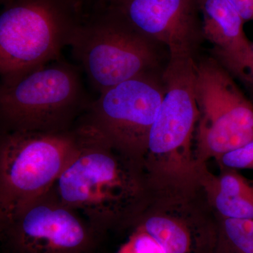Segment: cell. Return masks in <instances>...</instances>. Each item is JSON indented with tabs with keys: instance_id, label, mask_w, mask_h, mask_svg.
<instances>
[{
	"instance_id": "6da1fadb",
	"label": "cell",
	"mask_w": 253,
	"mask_h": 253,
	"mask_svg": "<svg viewBox=\"0 0 253 253\" xmlns=\"http://www.w3.org/2000/svg\"><path fill=\"white\" fill-rule=\"evenodd\" d=\"M74 130L76 154L52 190L105 235L140 215L151 189L141 163L94 126L81 117Z\"/></svg>"
},
{
	"instance_id": "7a4b0ae2",
	"label": "cell",
	"mask_w": 253,
	"mask_h": 253,
	"mask_svg": "<svg viewBox=\"0 0 253 253\" xmlns=\"http://www.w3.org/2000/svg\"><path fill=\"white\" fill-rule=\"evenodd\" d=\"M1 81V131L69 130L92 101L79 70L61 58Z\"/></svg>"
},
{
	"instance_id": "3957f363",
	"label": "cell",
	"mask_w": 253,
	"mask_h": 253,
	"mask_svg": "<svg viewBox=\"0 0 253 253\" xmlns=\"http://www.w3.org/2000/svg\"><path fill=\"white\" fill-rule=\"evenodd\" d=\"M1 80L61 58L84 11L77 0H0Z\"/></svg>"
},
{
	"instance_id": "277c9868",
	"label": "cell",
	"mask_w": 253,
	"mask_h": 253,
	"mask_svg": "<svg viewBox=\"0 0 253 253\" xmlns=\"http://www.w3.org/2000/svg\"><path fill=\"white\" fill-rule=\"evenodd\" d=\"M165 94L150 132L142 166L151 191L172 176L192 170L191 144L199 118L194 56L169 57L163 70Z\"/></svg>"
},
{
	"instance_id": "5b68a950",
	"label": "cell",
	"mask_w": 253,
	"mask_h": 253,
	"mask_svg": "<svg viewBox=\"0 0 253 253\" xmlns=\"http://www.w3.org/2000/svg\"><path fill=\"white\" fill-rule=\"evenodd\" d=\"M76 149L74 126L61 131H1L0 221L47 194Z\"/></svg>"
},
{
	"instance_id": "8992f818",
	"label": "cell",
	"mask_w": 253,
	"mask_h": 253,
	"mask_svg": "<svg viewBox=\"0 0 253 253\" xmlns=\"http://www.w3.org/2000/svg\"><path fill=\"white\" fill-rule=\"evenodd\" d=\"M161 44L116 20L86 13L71 46L99 94L123 82L160 74Z\"/></svg>"
},
{
	"instance_id": "52a82bcc",
	"label": "cell",
	"mask_w": 253,
	"mask_h": 253,
	"mask_svg": "<svg viewBox=\"0 0 253 253\" xmlns=\"http://www.w3.org/2000/svg\"><path fill=\"white\" fill-rule=\"evenodd\" d=\"M199 118L195 131L199 162L253 141V106L232 76L214 58L196 61Z\"/></svg>"
},
{
	"instance_id": "ba28073f",
	"label": "cell",
	"mask_w": 253,
	"mask_h": 253,
	"mask_svg": "<svg viewBox=\"0 0 253 253\" xmlns=\"http://www.w3.org/2000/svg\"><path fill=\"white\" fill-rule=\"evenodd\" d=\"M104 236L52 189L0 221L2 253H96Z\"/></svg>"
},
{
	"instance_id": "9c48e42d",
	"label": "cell",
	"mask_w": 253,
	"mask_h": 253,
	"mask_svg": "<svg viewBox=\"0 0 253 253\" xmlns=\"http://www.w3.org/2000/svg\"><path fill=\"white\" fill-rule=\"evenodd\" d=\"M162 73L133 78L110 88L91 101L81 116L141 166L164 97Z\"/></svg>"
},
{
	"instance_id": "30bf717a",
	"label": "cell",
	"mask_w": 253,
	"mask_h": 253,
	"mask_svg": "<svg viewBox=\"0 0 253 253\" xmlns=\"http://www.w3.org/2000/svg\"><path fill=\"white\" fill-rule=\"evenodd\" d=\"M86 12L116 20L166 46L169 57L194 56L203 38L199 0H94Z\"/></svg>"
},
{
	"instance_id": "8fae6325",
	"label": "cell",
	"mask_w": 253,
	"mask_h": 253,
	"mask_svg": "<svg viewBox=\"0 0 253 253\" xmlns=\"http://www.w3.org/2000/svg\"><path fill=\"white\" fill-rule=\"evenodd\" d=\"M199 5L203 38L212 45L213 58L231 76L251 84L253 48L244 20L228 0H199Z\"/></svg>"
},
{
	"instance_id": "7c38bea8",
	"label": "cell",
	"mask_w": 253,
	"mask_h": 253,
	"mask_svg": "<svg viewBox=\"0 0 253 253\" xmlns=\"http://www.w3.org/2000/svg\"><path fill=\"white\" fill-rule=\"evenodd\" d=\"M138 218V227L146 231L161 246L164 253H186L189 239L184 227L166 214L157 211H146Z\"/></svg>"
},
{
	"instance_id": "4fadbf2b",
	"label": "cell",
	"mask_w": 253,
	"mask_h": 253,
	"mask_svg": "<svg viewBox=\"0 0 253 253\" xmlns=\"http://www.w3.org/2000/svg\"><path fill=\"white\" fill-rule=\"evenodd\" d=\"M214 205L226 218L253 219V198L229 196L218 192L214 197Z\"/></svg>"
},
{
	"instance_id": "5bb4252c",
	"label": "cell",
	"mask_w": 253,
	"mask_h": 253,
	"mask_svg": "<svg viewBox=\"0 0 253 253\" xmlns=\"http://www.w3.org/2000/svg\"><path fill=\"white\" fill-rule=\"evenodd\" d=\"M226 235L241 253H253V219L226 218Z\"/></svg>"
},
{
	"instance_id": "9a60e30c",
	"label": "cell",
	"mask_w": 253,
	"mask_h": 253,
	"mask_svg": "<svg viewBox=\"0 0 253 253\" xmlns=\"http://www.w3.org/2000/svg\"><path fill=\"white\" fill-rule=\"evenodd\" d=\"M116 253H164L160 245L146 231L137 227L135 232Z\"/></svg>"
},
{
	"instance_id": "2e32d148",
	"label": "cell",
	"mask_w": 253,
	"mask_h": 253,
	"mask_svg": "<svg viewBox=\"0 0 253 253\" xmlns=\"http://www.w3.org/2000/svg\"><path fill=\"white\" fill-rule=\"evenodd\" d=\"M217 191L226 196H246L253 199L252 183L234 172L227 173L221 176Z\"/></svg>"
},
{
	"instance_id": "e0dca14e",
	"label": "cell",
	"mask_w": 253,
	"mask_h": 253,
	"mask_svg": "<svg viewBox=\"0 0 253 253\" xmlns=\"http://www.w3.org/2000/svg\"><path fill=\"white\" fill-rule=\"evenodd\" d=\"M223 166L231 169L253 170V141L219 158Z\"/></svg>"
},
{
	"instance_id": "ac0fdd59",
	"label": "cell",
	"mask_w": 253,
	"mask_h": 253,
	"mask_svg": "<svg viewBox=\"0 0 253 253\" xmlns=\"http://www.w3.org/2000/svg\"><path fill=\"white\" fill-rule=\"evenodd\" d=\"M246 21H253V0H228Z\"/></svg>"
},
{
	"instance_id": "d6986e66",
	"label": "cell",
	"mask_w": 253,
	"mask_h": 253,
	"mask_svg": "<svg viewBox=\"0 0 253 253\" xmlns=\"http://www.w3.org/2000/svg\"><path fill=\"white\" fill-rule=\"evenodd\" d=\"M77 1L82 5L84 11H85L89 7V6L94 2V0H77Z\"/></svg>"
},
{
	"instance_id": "ffe728a7",
	"label": "cell",
	"mask_w": 253,
	"mask_h": 253,
	"mask_svg": "<svg viewBox=\"0 0 253 253\" xmlns=\"http://www.w3.org/2000/svg\"><path fill=\"white\" fill-rule=\"evenodd\" d=\"M251 85L253 86V78L252 83H251Z\"/></svg>"
}]
</instances>
